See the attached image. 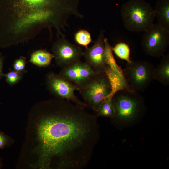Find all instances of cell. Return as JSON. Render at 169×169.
Listing matches in <instances>:
<instances>
[{"mask_svg": "<svg viewBox=\"0 0 169 169\" xmlns=\"http://www.w3.org/2000/svg\"><path fill=\"white\" fill-rule=\"evenodd\" d=\"M22 17L36 20L64 11L73 0H8Z\"/></svg>", "mask_w": 169, "mask_h": 169, "instance_id": "obj_3", "label": "cell"}, {"mask_svg": "<svg viewBox=\"0 0 169 169\" xmlns=\"http://www.w3.org/2000/svg\"><path fill=\"white\" fill-rule=\"evenodd\" d=\"M104 32L103 30H100L93 45L90 47H86L83 54L85 62L99 73H105L106 69Z\"/></svg>", "mask_w": 169, "mask_h": 169, "instance_id": "obj_11", "label": "cell"}, {"mask_svg": "<svg viewBox=\"0 0 169 169\" xmlns=\"http://www.w3.org/2000/svg\"><path fill=\"white\" fill-rule=\"evenodd\" d=\"M45 83L47 90L52 95L72 102L80 108L85 109L87 104L80 100L75 95L79 88L74 84L53 71L46 75Z\"/></svg>", "mask_w": 169, "mask_h": 169, "instance_id": "obj_7", "label": "cell"}, {"mask_svg": "<svg viewBox=\"0 0 169 169\" xmlns=\"http://www.w3.org/2000/svg\"><path fill=\"white\" fill-rule=\"evenodd\" d=\"M51 51L56 65L61 69L80 60L83 53L81 48L71 43L65 37L58 38L54 42Z\"/></svg>", "mask_w": 169, "mask_h": 169, "instance_id": "obj_9", "label": "cell"}, {"mask_svg": "<svg viewBox=\"0 0 169 169\" xmlns=\"http://www.w3.org/2000/svg\"><path fill=\"white\" fill-rule=\"evenodd\" d=\"M113 51L116 55L119 58L126 60L127 62L131 61L130 58V49L126 43L120 42L112 47Z\"/></svg>", "mask_w": 169, "mask_h": 169, "instance_id": "obj_16", "label": "cell"}, {"mask_svg": "<svg viewBox=\"0 0 169 169\" xmlns=\"http://www.w3.org/2000/svg\"><path fill=\"white\" fill-rule=\"evenodd\" d=\"M3 160V159L0 156V169H1L3 166V165L2 163V161Z\"/></svg>", "mask_w": 169, "mask_h": 169, "instance_id": "obj_22", "label": "cell"}, {"mask_svg": "<svg viewBox=\"0 0 169 169\" xmlns=\"http://www.w3.org/2000/svg\"><path fill=\"white\" fill-rule=\"evenodd\" d=\"M53 58L52 54L45 50L40 49L32 53L29 61L37 66L46 67L50 64Z\"/></svg>", "mask_w": 169, "mask_h": 169, "instance_id": "obj_14", "label": "cell"}, {"mask_svg": "<svg viewBox=\"0 0 169 169\" xmlns=\"http://www.w3.org/2000/svg\"><path fill=\"white\" fill-rule=\"evenodd\" d=\"M97 117L64 99L37 103L29 113L22 161L33 169L84 168L98 139Z\"/></svg>", "mask_w": 169, "mask_h": 169, "instance_id": "obj_1", "label": "cell"}, {"mask_svg": "<svg viewBox=\"0 0 169 169\" xmlns=\"http://www.w3.org/2000/svg\"><path fill=\"white\" fill-rule=\"evenodd\" d=\"M26 59V57L23 56H21L16 59L13 65L14 70L23 74L27 73V71L25 69Z\"/></svg>", "mask_w": 169, "mask_h": 169, "instance_id": "obj_19", "label": "cell"}, {"mask_svg": "<svg viewBox=\"0 0 169 169\" xmlns=\"http://www.w3.org/2000/svg\"><path fill=\"white\" fill-rule=\"evenodd\" d=\"M74 38L77 44L85 47L92 41L90 33L84 30L78 31L75 34Z\"/></svg>", "mask_w": 169, "mask_h": 169, "instance_id": "obj_17", "label": "cell"}, {"mask_svg": "<svg viewBox=\"0 0 169 169\" xmlns=\"http://www.w3.org/2000/svg\"><path fill=\"white\" fill-rule=\"evenodd\" d=\"M99 73L85 62L79 60L62 69L59 74L78 86L79 90L87 85Z\"/></svg>", "mask_w": 169, "mask_h": 169, "instance_id": "obj_10", "label": "cell"}, {"mask_svg": "<svg viewBox=\"0 0 169 169\" xmlns=\"http://www.w3.org/2000/svg\"><path fill=\"white\" fill-rule=\"evenodd\" d=\"M13 142L10 136L0 131V150L10 146Z\"/></svg>", "mask_w": 169, "mask_h": 169, "instance_id": "obj_20", "label": "cell"}, {"mask_svg": "<svg viewBox=\"0 0 169 169\" xmlns=\"http://www.w3.org/2000/svg\"><path fill=\"white\" fill-rule=\"evenodd\" d=\"M1 104V103L0 102V104Z\"/></svg>", "mask_w": 169, "mask_h": 169, "instance_id": "obj_23", "label": "cell"}, {"mask_svg": "<svg viewBox=\"0 0 169 169\" xmlns=\"http://www.w3.org/2000/svg\"><path fill=\"white\" fill-rule=\"evenodd\" d=\"M85 102L95 113L104 100L111 99L115 92L112 83L105 73H100L79 90Z\"/></svg>", "mask_w": 169, "mask_h": 169, "instance_id": "obj_5", "label": "cell"}, {"mask_svg": "<svg viewBox=\"0 0 169 169\" xmlns=\"http://www.w3.org/2000/svg\"><path fill=\"white\" fill-rule=\"evenodd\" d=\"M95 113L97 117L113 118L115 116V111L111 99H107L102 102Z\"/></svg>", "mask_w": 169, "mask_h": 169, "instance_id": "obj_15", "label": "cell"}, {"mask_svg": "<svg viewBox=\"0 0 169 169\" xmlns=\"http://www.w3.org/2000/svg\"><path fill=\"white\" fill-rule=\"evenodd\" d=\"M169 45V30L154 24L144 32L141 45L145 53L149 56H163Z\"/></svg>", "mask_w": 169, "mask_h": 169, "instance_id": "obj_8", "label": "cell"}, {"mask_svg": "<svg viewBox=\"0 0 169 169\" xmlns=\"http://www.w3.org/2000/svg\"><path fill=\"white\" fill-rule=\"evenodd\" d=\"M160 64L155 68L153 77L165 86L169 85V54L164 55Z\"/></svg>", "mask_w": 169, "mask_h": 169, "instance_id": "obj_13", "label": "cell"}, {"mask_svg": "<svg viewBox=\"0 0 169 169\" xmlns=\"http://www.w3.org/2000/svg\"><path fill=\"white\" fill-rule=\"evenodd\" d=\"M154 65L146 60L127 62L123 71L124 77L130 89L144 91L154 80Z\"/></svg>", "mask_w": 169, "mask_h": 169, "instance_id": "obj_6", "label": "cell"}, {"mask_svg": "<svg viewBox=\"0 0 169 169\" xmlns=\"http://www.w3.org/2000/svg\"><path fill=\"white\" fill-rule=\"evenodd\" d=\"M4 57L0 53V81L3 77V68L4 61Z\"/></svg>", "mask_w": 169, "mask_h": 169, "instance_id": "obj_21", "label": "cell"}, {"mask_svg": "<svg viewBox=\"0 0 169 169\" xmlns=\"http://www.w3.org/2000/svg\"><path fill=\"white\" fill-rule=\"evenodd\" d=\"M139 93L130 89H117L111 98L115 111L113 118L130 121L143 110V97Z\"/></svg>", "mask_w": 169, "mask_h": 169, "instance_id": "obj_4", "label": "cell"}, {"mask_svg": "<svg viewBox=\"0 0 169 169\" xmlns=\"http://www.w3.org/2000/svg\"><path fill=\"white\" fill-rule=\"evenodd\" d=\"M24 74L14 70H10L6 74L3 73V77L5 78L7 83L11 86L18 83L22 79Z\"/></svg>", "mask_w": 169, "mask_h": 169, "instance_id": "obj_18", "label": "cell"}, {"mask_svg": "<svg viewBox=\"0 0 169 169\" xmlns=\"http://www.w3.org/2000/svg\"><path fill=\"white\" fill-rule=\"evenodd\" d=\"M154 9L158 25L169 30V0H158Z\"/></svg>", "mask_w": 169, "mask_h": 169, "instance_id": "obj_12", "label": "cell"}, {"mask_svg": "<svg viewBox=\"0 0 169 169\" xmlns=\"http://www.w3.org/2000/svg\"><path fill=\"white\" fill-rule=\"evenodd\" d=\"M121 15L125 28L132 32H144L154 24V9L144 0H129L123 4Z\"/></svg>", "mask_w": 169, "mask_h": 169, "instance_id": "obj_2", "label": "cell"}]
</instances>
